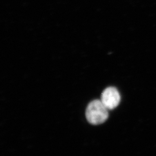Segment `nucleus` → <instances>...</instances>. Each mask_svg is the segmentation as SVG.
Returning <instances> with one entry per match:
<instances>
[{"instance_id": "f257e3e1", "label": "nucleus", "mask_w": 156, "mask_h": 156, "mask_svg": "<svg viewBox=\"0 0 156 156\" xmlns=\"http://www.w3.org/2000/svg\"><path fill=\"white\" fill-rule=\"evenodd\" d=\"M86 117L87 121L93 125L104 123L108 117V111L102 101L95 100L91 101L87 107Z\"/></svg>"}, {"instance_id": "f03ea898", "label": "nucleus", "mask_w": 156, "mask_h": 156, "mask_svg": "<svg viewBox=\"0 0 156 156\" xmlns=\"http://www.w3.org/2000/svg\"><path fill=\"white\" fill-rule=\"evenodd\" d=\"M101 101L108 109H113L119 104L120 95L116 88L109 87L103 91Z\"/></svg>"}]
</instances>
